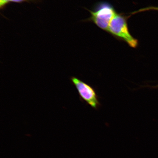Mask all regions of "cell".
Segmentation results:
<instances>
[{
	"label": "cell",
	"instance_id": "obj_1",
	"mask_svg": "<svg viewBox=\"0 0 158 158\" xmlns=\"http://www.w3.org/2000/svg\"><path fill=\"white\" fill-rule=\"evenodd\" d=\"M131 15L117 12L110 21L107 32L120 40L124 41L133 48L138 46V41L130 34L127 20Z\"/></svg>",
	"mask_w": 158,
	"mask_h": 158
},
{
	"label": "cell",
	"instance_id": "obj_2",
	"mask_svg": "<svg viewBox=\"0 0 158 158\" xmlns=\"http://www.w3.org/2000/svg\"><path fill=\"white\" fill-rule=\"evenodd\" d=\"M88 10L90 13V17L86 21L92 22L106 32L110 21L117 13L113 6L106 2H99L92 10Z\"/></svg>",
	"mask_w": 158,
	"mask_h": 158
},
{
	"label": "cell",
	"instance_id": "obj_3",
	"mask_svg": "<svg viewBox=\"0 0 158 158\" xmlns=\"http://www.w3.org/2000/svg\"><path fill=\"white\" fill-rule=\"evenodd\" d=\"M71 82L77 89L81 100L92 108L98 110L101 105L98 96L93 87L76 77L71 78Z\"/></svg>",
	"mask_w": 158,
	"mask_h": 158
},
{
	"label": "cell",
	"instance_id": "obj_4",
	"mask_svg": "<svg viewBox=\"0 0 158 158\" xmlns=\"http://www.w3.org/2000/svg\"><path fill=\"white\" fill-rule=\"evenodd\" d=\"M30 0H1L0 3H1V7L5 6L9 2H14L16 3H22L25 2H29Z\"/></svg>",
	"mask_w": 158,
	"mask_h": 158
},
{
	"label": "cell",
	"instance_id": "obj_5",
	"mask_svg": "<svg viewBox=\"0 0 158 158\" xmlns=\"http://www.w3.org/2000/svg\"><path fill=\"white\" fill-rule=\"evenodd\" d=\"M150 10H155L158 11V7L155 6H149L147 7L144 8L142 9L139 10L137 11H136V13L146 11Z\"/></svg>",
	"mask_w": 158,
	"mask_h": 158
},
{
	"label": "cell",
	"instance_id": "obj_6",
	"mask_svg": "<svg viewBox=\"0 0 158 158\" xmlns=\"http://www.w3.org/2000/svg\"><path fill=\"white\" fill-rule=\"evenodd\" d=\"M155 88L156 87V88H158V85H157V86H155Z\"/></svg>",
	"mask_w": 158,
	"mask_h": 158
}]
</instances>
